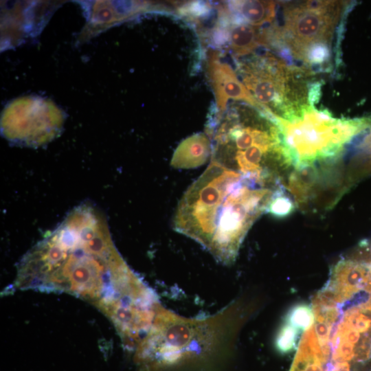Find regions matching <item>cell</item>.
<instances>
[{"instance_id":"cell-17","label":"cell","mask_w":371,"mask_h":371,"mask_svg":"<svg viewBox=\"0 0 371 371\" xmlns=\"http://www.w3.org/2000/svg\"><path fill=\"white\" fill-rule=\"evenodd\" d=\"M371 371V370H370Z\"/></svg>"},{"instance_id":"cell-10","label":"cell","mask_w":371,"mask_h":371,"mask_svg":"<svg viewBox=\"0 0 371 371\" xmlns=\"http://www.w3.org/2000/svg\"><path fill=\"white\" fill-rule=\"evenodd\" d=\"M228 40L229 47L236 57L250 54L267 43V35L260 27L243 21L231 24L228 30Z\"/></svg>"},{"instance_id":"cell-1","label":"cell","mask_w":371,"mask_h":371,"mask_svg":"<svg viewBox=\"0 0 371 371\" xmlns=\"http://www.w3.org/2000/svg\"><path fill=\"white\" fill-rule=\"evenodd\" d=\"M130 274L102 214L83 203L70 211L19 267L23 288L66 291L95 303L115 318V284Z\"/></svg>"},{"instance_id":"cell-9","label":"cell","mask_w":371,"mask_h":371,"mask_svg":"<svg viewBox=\"0 0 371 371\" xmlns=\"http://www.w3.org/2000/svg\"><path fill=\"white\" fill-rule=\"evenodd\" d=\"M212 145L209 136L198 133L183 140L175 149L170 164L175 168L188 169L204 164L212 155Z\"/></svg>"},{"instance_id":"cell-14","label":"cell","mask_w":371,"mask_h":371,"mask_svg":"<svg viewBox=\"0 0 371 371\" xmlns=\"http://www.w3.org/2000/svg\"><path fill=\"white\" fill-rule=\"evenodd\" d=\"M315 316L312 307L299 304L291 308L286 317V322L298 330L309 329L314 324Z\"/></svg>"},{"instance_id":"cell-2","label":"cell","mask_w":371,"mask_h":371,"mask_svg":"<svg viewBox=\"0 0 371 371\" xmlns=\"http://www.w3.org/2000/svg\"><path fill=\"white\" fill-rule=\"evenodd\" d=\"M273 193L271 188L255 186L238 172L210 160L179 201L174 228L218 258L232 260L253 223L267 212Z\"/></svg>"},{"instance_id":"cell-13","label":"cell","mask_w":371,"mask_h":371,"mask_svg":"<svg viewBox=\"0 0 371 371\" xmlns=\"http://www.w3.org/2000/svg\"><path fill=\"white\" fill-rule=\"evenodd\" d=\"M294 208V203L291 197L287 196L285 188L280 184L272 194L267 212L276 217L282 218L290 214Z\"/></svg>"},{"instance_id":"cell-11","label":"cell","mask_w":371,"mask_h":371,"mask_svg":"<svg viewBox=\"0 0 371 371\" xmlns=\"http://www.w3.org/2000/svg\"><path fill=\"white\" fill-rule=\"evenodd\" d=\"M229 5L247 23L256 27L271 23L276 16V3L272 1H233Z\"/></svg>"},{"instance_id":"cell-5","label":"cell","mask_w":371,"mask_h":371,"mask_svg":"<svg viewBox=\"0 0 371 371\" xmlns=\"http://www.w3.org/2000/svg\"><path fill=\"white\" fill-rule=\"evenodd\" d=\"M243 83L270 115L286 118L296 113L289 100L292 74L284 63L267 56L240 65Z\"/></svg>"},{"instance_id":"cell-12","label":"cell","mask_w":371,"mask_h":371,"mask_svg":"<svg viewBox=\"0 0 371 371\" xmlns=\"http://www.w3.org/2000/svg\"><path fill=\"white\" fill-rule=\"evenodd\" d=\"M362 134L350 157L349 175L351 179L371 175V126Z\"/></svg>"},{"instance_id":"cell-7","label":"cell","mask_w":371,"mask_h":371,"mask_svg":"<svg viewBox=\"0 0 371 371\" xmlns=\"http://www.w3.org/2000/svg\"><path fill=\"white\" fill-rule=\"evenodd\" d=\"M206 70L216 107V115L212 122L219 120L225 113L229 100L243 101L258 111L267 114L264 108L239 80L232 67L221 60L217 52L212 49L208 51Z\"/></svg>"},{"instance_id":"cell-16","label":"cell","mask_w":371,"mask_h":371,"mask_svg":"<svg viewBox=\"0 0 371 371\" xmlns=\"http://www.w3.org/2000/svg\"><path fill=\"white\" fill-rule=\"evenodd\" d=\"M328 371H351L350 365L347 362H331Z\"/></svg>"},{"instance_id":"cell-15","label":"cell","mask_w":371,"mask_h":371,"mask_svg":"<svg viewBox=\"0 0 371 371\" xmlns=\"http://www.w3.org/2000/svg\"><path fill=\"white\" fill-rule=\"evenodd\" d=\"M298 330L288 323L280 329L276 341L278 350L282 354L289 353L296 349Z\"/></svg>"},{"instance_id":"cell-4","label":"cell","mask_w":371,"mask_h":371,"mask_svg":"<svg viewBox=\"0 0 371 371\" xmlns=\"http://www.w3.org/2000/svg\"><path fill=\"white\" fill-rule=\"evenodd\" d=\"M341 3L336 1H307L286 3L282 35L291 51L305 60L313 47L327 46L340 17Z\"/></svg>"},{"instance_id":"cell-8","label":"cell","mask_w":371,"mask_h":371,"mask_svg":"<svg viewBox=\"0 0 371 371\" xmlns=\"http://www.w3.org/2000/svg\"><path fill=\"white\" fill-rule=\"evenodd\" d=\"M330 363L331 350L321 346L313 325L299 342L290 371H328Z\"/></svg>"},{"instance_id":"cell-3","label":"cell","mask_w":371,"mask_h":371,"mask_svg":"<svg viewBox=\"0 0 371 371\" xmlns=\"http://www.w3.org/2000/svg\"><path fill=\"white\" fill-rule=\"evenodd\" d=\"M282 163L302 170L335 159L371 126L370 117L335 118L306 106L288 118L271 115Z\"/></svg>"},{"instance_id":"cell-6","label":"cell","mask_w":371,"mask_h":371,"mask_svg":"<svg viewBox=\"0 0 371 371\" xmlns=\"http://www.w3.org/2000/svg\"><path fill=\"white\" fill-rule=\"evenodd\" d=\"M371 263L342 259L330 269L329 279L313 299L322 304L343 307L363 291L370 274Z\"/></svg>"}]
</instances>
